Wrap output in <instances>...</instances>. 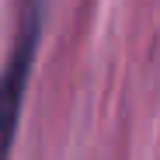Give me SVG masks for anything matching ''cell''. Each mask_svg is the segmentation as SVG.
Here are the masks:
<instances>
[{"instance_id":"6da1fadb","label":"cell","mask_w":160,"mask_h":160,"mask_svg":"<svg viewBox=\"0 0 160 160\" xmlns=\"http://www.w3.org/2000/svg\"><path fill=\"white\" fill-rule=\"evenodd\" d=\"M42 7H45V0H21L18 35L11 45L7 66L0 73V160H11L14 132H18V118L24 108L28 77H32L35 49H38V35H42Z\"/></svg>"}]
</instances>
